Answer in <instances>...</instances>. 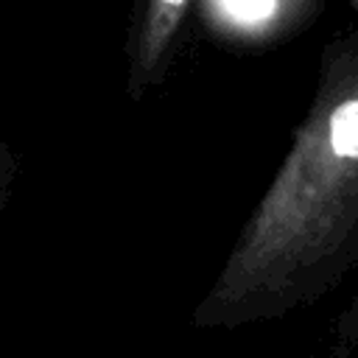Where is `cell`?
<instances>
[{
  "label": "cell",
  "instance_id": "6da1fadb",
  "mask_svg": "<svg viewBox=\"0 0 358 358\" xmlns=\"http://www.w3.org/2000/svg\"><path fill=\"white\" fill-rule=\"evenodd\" d=\"M358 263V34L322 53L313 103L193 310L235 330L327 294Z\"/></svg>",
  "mask_w": 358,
  "mask_h": 358
},
{
  "label": "cell",
  "instance_id": "7a4b0ae2",
  "mask_svg": "<svg viewBox=\"0 0 358 358\" xmlns=\"http://www.w3.org/2000/svg\"><path fill=\"white\" fill-rule=\"evenodd\" d=\"M322 6L313 0H201V31L229 53H260L305 31Z\"/></svg>",
  "mask_w": 358,
  "mask_h": 358
},
{
  "label": "cell",
  "instance_id": "3957f363",
  "mask_svg": "<svg viewBox=\"0 0 358 358\" xmlns=\"http://www.w3.org/2000/svg\"><path fill=\"white\" fill-rule=\"evenodd\" d=\"M193 17L196 0H148L131 14L126 34V95L131 101L162 87Z\"/></svg>",
  "mask_w": 358,
  "mask_h": 358
},
{
  "label": "cell",
  "instance_id": "277c9868",
  "mask_svg": "<svg viewBox=\"0 0 358 358\" xmlns=\"http://www.w3.org/2000/svg\"><path fill=\"white\" fill-rule=\"evenodd\" d=\"M17 176H20V157L11 148V143L0 134V213L8 207V199L14 193Z\"/></svg>",
  "mask_w": 358,
  "mask_h": 358
}]
</instances>
